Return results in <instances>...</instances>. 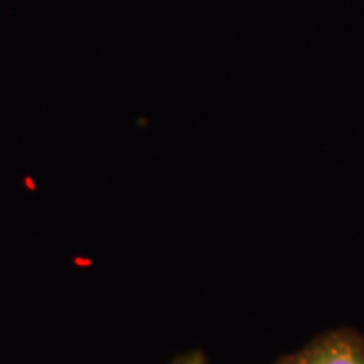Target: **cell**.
Returning a JSON list of instances; mask_svg holds the SVG:
<instances>
[{"instance_id":"cell-2","label":"cell","mask_w":364,"mask_h":364,"mask_svg":"<svg viewBox=\"0 0 364 364\" xmlns=\"http://www.w3.org/2000/svg\"><path fill=\"white\" fill-rule=\"evenodd\" d=\"M169 364H208V359L203 351H189L181 354L179 358H176Z\"/></svg>"},{"instance_id":"cell-1","label":"cell","mask_w":364,"mask_h":364,"mask_svg":"<svg viewBox=\"0 0 364 364\" xmlns=\"http://www.w3.org/2000/svg\"><path fill=\"white\" fill-rule=\"evenodd\" d=\"M284 364H364V339L353 329L329 331Z\"/></svg>"}]
</instances>
